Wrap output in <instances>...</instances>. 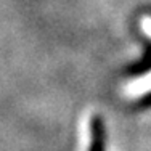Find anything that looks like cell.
Here are the masks:
<instances>
[{"label":"cell","instance_id":"obj_1","mask_svg":"<svg viewBox=\"0 0 151 151\" xmlns=\"http://www.w3.org/2000/svg\"><path fill=\"white\" fill-rule=\"evenodd\" d=\"M148 92H151V71L148 74L142 76L140 79H137V81L129 82L127 87H125V93L129 96H140Z\"/></svg>","mask_w":151,"mask_h":151},{"label":"cell","instance_id":"obj_2","mask_svg":"<svg viewBox=\"0 0 151 151\" xmlns=\"http://www.w3.org/2000/svg\"><path fill=\"white\" fill-rule=\"evenodd\" d=\"M140 27H142L143 34L148 35V37L151 39V16L142 18V21H140Z\"/></svg>","mask_w":151,"mask_h":151}]
</instances>
